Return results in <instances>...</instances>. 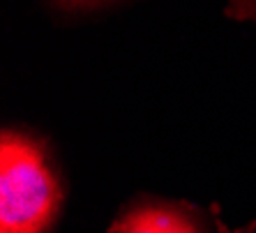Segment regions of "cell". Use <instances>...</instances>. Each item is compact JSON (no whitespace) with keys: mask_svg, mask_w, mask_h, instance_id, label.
Segmentation results:
<instances>
[{"mask_svg":"<svg viewBox=\"0 0 256 233\" xmlns=\"http://www.w3.org/2000/svg\"><path fill=\"white\" fill-rule=\"evenodd\" d=\"M40 2L54 16L72 21V18H88L114 12V10L130 5L134 0H40Z\"/></svg>","mask_w":256,"mask_h":233,"instance_id":"3957f363","label":"cell"},{"mask_svg":"<svg viewBox=\"0 0 256 233\" xmlns=\"http://www.w3.org/2000/svg\"><path fill=\"white\" fill-rule=\"evenodd\" d=\"M108 233H256V224L233 228L212 208L141 196L122 208Z\"/></svg>","mask_w":256,"mask_h":233,"instance_id":"7a4b0ae2","label":"cell"},{"mask_svg":"<svg viewBox=\"0 0 256 233\" xmlns=\"http://www.w3.org/2000/svg\"><path fill=\"white\" fill-rule=\"evenodd\" d=\"M224 14L233 21L252 24L256 28V0H224Z\"/></svg>","mask_w":256,"mask_h":233,"instance_id":"277c9868","label":"cell"},{"mask_svg":"<svg viewBox=\"0 0 256 233\" xmlns=\"http://www.w3.org/2000/svg\"><path fill=\"white\" fill-rule=\"evenodd\" d=\"M62 208V185L46 146L5 130L0 138V233H48Z\"/></svg>","mask_w":256,"mask_h":233,"instance_id":"6da1fadb","label":"cell"}]
</instances>
